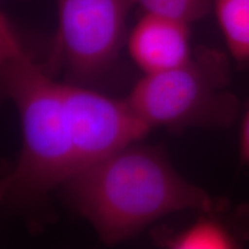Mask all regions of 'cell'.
Masks as SVG:
<instances>
[{
	"instance_id": "9c48e42d",
	"label": "cell",
	"mask_w": 249,
	"mask_h": 249,
	"mask_svg": "<svg viewBox=\"0 0 249 249\" xmlns=\"http://www.w3.org/2000/svg\"><path fill=\"white\" fill-rule=\"evenodd\" d=\"M145 13L163 15L186 23L201 20L213 8V0H135Z\"/></svg>"
},
{
	"instance_id": "5b68a950",
	"label": "cell",
	"mask_w": 249,
	"mask_h": 249,
	"mask_svg": "<svg viewBox=\"0 0 249 249\" xmlns=\"http://www.w3.org/2000/svg\"><path fill=\"white\" fill-rule=\"evenodd\" d=\"M61 89L73 147V176L141 142L151 130L127 99L108 97L71 82H61Z\"/></svg>"
},
{
	"instance_id": "6da1fadb",
	"label": "cell",
	"mask_w": 249,
	"mask_h": 249,
	"mask_svg": "<svg viewBox=\"0 0 249 249\" xmlns=\"http://www.w3.org/2000/svg\"><path fill=\"white\" fill-rule=\"evenodd\" d=\"M68 204L107 246L133 238L167 214L229 205L183 178L160 147L133 143L61 185Z\"/></svg>"
},
{
	"instance_id": "7a4b0ae2",
	"label": "cell",
	"mask_w": 249,
	"mask_h": 249,
	"mask_svg": "<svg viewBox=\"0 0 249 249\" xmlns=\"http://www.w3.org/2000/svg\"><path fill=\"white\" fill-rule=\"evenodd\" d=\"M0 76L2 92L17 107L22 129V150L2 180L1 200L17 210H36L73 176V147L61 82L24 51L4 14Z\"/></svg>"
},
{
	"instance_id": "277c9868",
	"label": "cell",
	"mask_w": 249,
	"mask_h": 249,
	"mask_svg": "<svg viewBox=\"0 0 249 249\" xmlns=\"http://www.w3.org/2000/svg\"><path fill=\"white\" fill-rule=\"evenodd\" d=\"M134 5L135 0H57L53 60L73 77L71 83H87L114 64Z\"/></svg>"
},
{
	"instance_id": "30bf717a",
	"label": "cell",
	"mask_w": 249,
	"mask_h": 249,
	"mask_svg": "<svg viewBox=\"0 0 249 249\" xmlns=\"http://www.w3.org/2000/svg\"><path fill=\"white\" fill-rule=\"evenodd\" d=\"M240 155L242 161L249 164V110L246 113L241 126Z\"/></svg>"
},
{
	"instance_id": "3957f363",
	"label": "cell",
	"mask_w": 249,
	"mask_h": 249,
	"mask_svg": "<svg viewBox=\"0 0 249 249\" xmlns=\"http://www.w3.org/2000/svg\"><path fill=\"white\" fill-rule=\"evenodd\" d=\"M143 123L172 133L188 128H226L239 114L227 57L197 48L180 66L144 75L126 98Z\"/></svg>"
},
{
	"instance_id": "ba28073f",
	"label": "cell",
	"mask_w": 249,
	"mask_h": 249,
	"mask_svg": "<svg viewBox=\"0 0 249 249\" xmlns=\"http://www.w3.org/2000/svg\"><path fill=\"white\" fill-rule=\"evenodd\" d=\"M213 7L230 53L249 62V0H213Z\"/></svg>"
},
{
	"instance_id": "8992f818",
	"label": "cell",
	"mask_w": 249,
	"mask_h": 249,
	"mask_svg": "<svg viewBox=\"0 0 249 249\" xmlns=\"http://www.w3.org/2000/svg\"><path fill=\"white\" fill-rule=\"evenodd\" d=\"M189 23L145 13L128 37V51L145 75L166 71L191 58Z\"/></svg>"
},
{
	"instance_id": "52a82bcc",
	"label": "cell",
	"mask_w": 249,
	"mask_h": 249,
	"mask_svg": "<svg viewBox=\"0 0 249 249\" xmlns=\"http://www.w3.org/2000/svg\"><path fill=\"white\" fill-rule=\"evenodd\" d=\"M222 209L200 213V218L188 226L179 230L166 227L156 230L154 240L163 248L171 249H220L238 248L249 240V230L244 225L249 224V208L236 220L224 218Z\"/></svg>"
}]
</instances>
